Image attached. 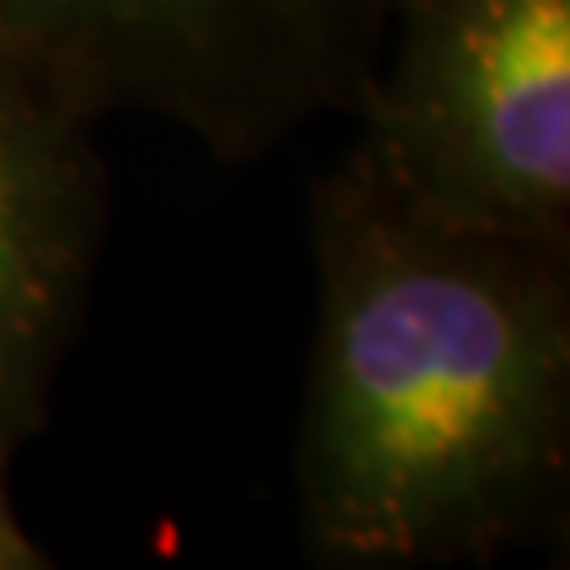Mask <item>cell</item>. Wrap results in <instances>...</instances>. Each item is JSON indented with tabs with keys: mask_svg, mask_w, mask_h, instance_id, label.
Here are the masks:
<instances>
[{
	"mask_svg": "<svg viewBox=\"0 0 570 570\" xmlns=\"http://www.w3.org/2000/svg\"><path fill=\"white\" fill-rule=\"evenodd\" d=\"M0 570H58L43 557V547L24 532L10 499V480H0Z\"/></svg>",
	"mask_w": 570,
	"mask_h": 570,
	"instance_id": "5",
	"label": "cell"
},
{
	"mask_svg": "<svg viewBox=\"0 0 570 570\" xmlns=\"http://www.w3.org/2000/svg\"><path fill=\"white\" fill-rule=\"evenodd\" d=\"M299 528L328 570L480 561L570 466V247L414 205L356 148L309 200Z\"/></svg>",
	"mask_w": 570,
	"mask_h": 570,
	"instance_id": "1",
	"label": "cell"
},
{
	"mask_svg": "<svg viewBox=\"0 0 570 570\" xmlns=\"http://www.w3.org/2000/svg\"><path fill=\"white\" fill-rule=\"evenodd\" d=\"M352 115L414 205L570 247V0H385Z\"/></svg>",
	"mask_w": 570,
	"mask_h": 570,
	"instance_id": "3",
	"label": "cell"
},
{
	"mask_svg": "<svg viewBox=\"0 0 570 570\" xmlns=\"http://www.w3.org/2000/svg\"><path fill=\"white\" fill-rule=\"evenodd\" d=\"M385 0H0V67L81 119L148 115L253 163L356 105Z\"/></svg>",
	"mask_w": 570,
	"mask_h": 570,
	"instance_id": "2",
	"label": "cell"
},
{
	"mask_svg": "<svg viewBox=\"0 0 570 570\" xmlns=\"http://www.w3.org/2000/svg\"><path fill=\"white\" fill-rule=\"evenodd\" d=\"M100 238L96 124L0 67V480L48 419Z\"/></svg>",
	"mask_w": 570,
	"mask_h": 570,
	"instance_id": "4",
	"label": "cell"
}]
</instances>
